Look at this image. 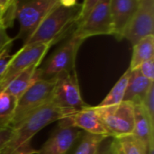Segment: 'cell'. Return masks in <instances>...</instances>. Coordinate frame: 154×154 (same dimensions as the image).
Wrapping results in <instances>:
<instances>
[{
	"label": "cell",
	"instance_id": "obj_1",
	"mask_svg": "<svg viewBox=\"0 0 154 154\" xmlns=\"http://www.w3.org/2000/svg\"><path fill=\"white\" fill-rule=\"evenodd\" d=\"M80 10L81 4L77 1L60 0L23 46L32 44L51 46L69 34L70 31L73 33L79 18Z\"/></svg>",
	"mask_w": 154,
	"mask_h": 154
},
{
	"label": "cell",
	"instance_id": "obj_2",
	"mask_svg": "<svg viewBox=\"0 0 154 154\" xmlns=\"http://www.w3.org/2000/svg\"><path fill=\"white\" fill-rule=\"evenodd\" d=\"M69 116L51 101L37 109L14 128V135L0 154H13L18 148L31 143L32 138L50 124Z\"/></svg>",
	"mask_w": 154,
	"mask_h": 154
},
{
	"label": "cell",
	"instance_id": "obj_3",
	"mask_svg": "<svg viewBox=\"0 0 154 154\" xmlns=\"http://www.w3.org/2000/svg\"><path fill=\"white\" fill-rule=\"evenodd\" d=\"M84 40L71 34L46 60L42 67H38L35 79L51 80L63 74H69L75 70L76 57Z\"/></svg>",
	"mask_w": 154,
	"mask_h": 154
},
{
	"label": "cell",
	"instance_id": "obj_4",
	"mask_svg": "<svg viewBox=\"0 0 154 154\" xmlns=\"http://www.w3.org/2000/svg\"><path fill=\"white\" fill-rule=\"evenodd\" d=\"M56 81L57 79L35 80L17 100L15 110L7 126L14 129L29 115L50 103L52 98Z\"/></svg>",
	"mask_w": 154,
	"mask_h": 154
},
{
	"label": "cell",
	"instance_id": "obj_5",
	"mask_svg": "<svg viewBox=\"0 0 154 154\" xmlns=\"http://www.w3.org/2000/svg\"><path fill=\"white\" fill-rule=\"evenodd\" d=\"M60 0H31L18 1L16 19L20 23V30L14 38L22 39L23 44L34 33L48 14L58 5Z\"/></svg>",
	"mask_w": 154,
	"mask_h": 154
},
{
	"label": "cell",
	"instance_id": "obj_6",
	"mask_svg": "<svg viewBox=\"0 0 154 154\" xmlns=\"http://www.w3.org/2000/svg\"><path fill=\"white\" fill-rule=\"evenodd\" d=\"M106 134L113 138L133 134L134 126V105L123 101L112 106H96Z\"/></svg>",
	"mask_w": 154,
	"mask_h": 154
},
{
	"label": "cell",
	"instance_id": "obj_7",
	"mask_svg": "<svg viewBox=\"0 0 154 154\" xmlns=\"http://www.w3.org/2000/svg\"><path fill=\"white\" fill-rule=\"evenodd\" d=\"M51 102L69 115L89 106L81 97L76 70L57 78Z\"/></svg>",
	"mask_w": 154,
	"mask_h": 154
},
{
	"label": "cell",
	"instance_id": "obj_8",
	"mask_svg": "<svg viewBox=\"0 0 154 154\" xmlns=\"http://www.w3.org/2000/svg\"><path fill=\"white\" fill-rule=\"evenodd\" d=\"M72 34L84 41L92 36L113 35L110 0H98L89 15L77 25Z\"/></svg>",
	"mask_w": 154,
	"mask_h": 154
},
{
	"label": "cell",
	"instance_id": "obj_9",
	"mask_svg": "<svg viewBox=\"0 0 154 154\" xmlns=\"http://www.w3.org/2000/svg\"><path fill=\"white\" fill-rule=\"evenodd\" d=\"M50 47L47 44H32L23 46L17 51L5 71L0 76V91L27 68L40 65Z\"/></svg>",
	"mask_w": 154,
	"mask_h": 154
},
{
	"label": "cell",
	"instance_id": "obj_10",
	"mask_svg": "<svg viewBox=\"0 0 154 154\" xmlns=\"http://www.w3.org/2000/svg\"><path fill=\"white\" fill-rule=\"evenodd\" d=\"M149 35H154V0H141L124 39L128 40L133 46Z\"/></svg>",
	"mask_w": 154,
	"mask_h": 154
},
{
	"label": "cell",
	"instance_id": "obj_11",
	"mask_svg": "<svg viewBox=\"0 0 154 154\" xmlns=\"http://www.w3.org/2000/svg\"><path fill=\"white\" fill-rule=\"evenodd\" d=\"M141 0H110V13L113 23V36L117 41L125 33L134 16Z\"/></svg>",
	"mask_w": 154,
	"mask_h": 154
},
{
	"label": "cell",
	"instance_id": "obj_12",
	"mask_svg": "<svg viewBox=\"0 0 154 154\" xmlns=\"http://www.w3.org/2000/svg\"><path fill=\"white\" fill-rule=\"evenodd\" d=\"M82 131L72 126L58 125L37 154H66L82 135Z\"/></svg>",
	"mask_w": 154,
	"mask_h": 154
},
{
	"label": "cell",
	"instance_id": "obj_13",
	"mask_svg": "<svg viewBox=\"0 0 154 154\" xmlns=\"http://www.w3.org/2000/svg\"><path fill=\"white\" fill-rule=\"evenodd\" d=\"M59 122L60 125L72 126L79 130H84L86 133L108 136L100 121L96 106H89L79 112L65 116L59 120Z\"/></svg>",
	"mask_w": 154,
	"mask_h": 154
},
{
	"label": "cell",
	"instance_id": "obj_14",
	"mask_svg": "<svg viewBox=\"0 0 154 154\" xmlns=\"http://www.w3.org/2000/svg\"><path fill=\"white\" fill-rule=\"evenodd\" d=\"M153 83L143 77L139 69L132 70L123 101L131 102L134 105L143 103L148 89Z\"/></svg>",
	"mask_w": 154,
	"mask_h": 154
},
{
	"label": "cell",
	"instance_id": "obj_15",
	"mask_svg": "<svg viewBox=\"0 0 154 154\" xmlns=\"http://www.w3.org/2000/svg\"><path fill=\"white\" fill-rule=\"evenodd\" d=\"M154 124L150 119L143 105H134V126L133 134L142 140L149 147L154 146Z\"/></svg>",
	"mask_w": 154,
	"mask_h": 154
},
{
	"label": "cell",
	"instance_id": "obj_16",
	"mask_svg": "<svg viewBox=\"0 0 154 154\" xmlns=\"http://www.w3.org/2000/svg\"><path fill=\"white\" fill-rule=\"evenodd\" d=\"M150 147L134 134L112 139L114 154H149Z\"/></svg>",
	"mask_w": 154,
	"mask_h": 154
},
{
	"label": "cell",
	"instance_id": "obj_17",
	"mask_svg": "<svg viewBox=\"0 0 154 154\" xmlns=\"http://www.w3.org/2000/svg\"><path fill=\"white\" fill-rule=\"evenodd\" d=\"M39 65H32L21 72L3 90L17 100L36 80L35 73Z\"/></svg>",
	"mask_w": 154,
	"mask_h": 154
},
{
	"label": "cell",
	"instance_id": "obj_18",
	"mask_svg": "<svg viewBox=\"0 0 154 154\" xmlns=\"http://www.w3.org/2000/svg\"><path fill=\"white\" fill-rule=\"evenodd\" d=\"M152 58H154V35H149L133 45V54L129 68L131 70L136 69L143 62Z\"/></svg>",
	"mask_w": 154,
	"mask_h": 154
},
{
	"label": "cell",
	"instance_id": "obj_19",
	"mask_svg": "<svg viewBox=\"0 0 154 154\" xmlns=\"http://www.w3.org/2000/svg\"><path fill=\"white\" fill-rule=\"evenodd\" d=\"M131 69L128 68L127 70L123 74V76L118 79L107 96L101 101V103L97 106L98 107H105V106H112L116 105H119L123 102L124 97L125 94V90L127 88L128 80L131 75Z\"/></svg>",
	"mask_w": 154,
	"mask_h": 154
},
{
	"label": "cell",
	"instance_id": "obj_20",
	"mask_svg": "<svg viewBox=\"0 0 154 154\" xmlns=\"http://www.w3.org/2000/svg\"><path fill=\"white\" fill-rule=\"evenodd\" d=\"M81 136V142L74 154H97L103 141L108 137L106 135L93 134L86 132Z\"/></svg>",
	"mask_w": 154,
	"mask_h": 154
},
{
	"label": "cell",
	"instance_id": "obj_21",
	"mask_svg": "<svg viewBox=\"0 0 154 154\" xmlns=\"http://www.w3.org/2000/svg\"><path fill=\"white\" fill-rule=\"evenodd\" d=\"M17 99L4 90L0 91V128L7 126L15 110Z\"/></svg>",
	"mask_w": 154,
	"mask_h": 154
},
{
	"label": "cell",
	"instance_id": "obj_22",
	"mask_svg": "<svg viewBox=\"0 0 154 154\" xmlns=\"http://www.w3.org/2000/svg\"><path fill=\"white\" fill-rule=\"evenodd\" d=\"M18 1L14 0H0V22L6 28L13 26L14 21L16 19Z\"/></svg>",
	"mask_w": 154,
	"mask_h": 154
},
{
	"label": "cell",
	"instance_id": "obj_23",
	"mask_svg": "<svg viewBox=\"0 0 154 154\" xmlns=\"http://www.w3.org/2000/svg\"><path fill=\"white\" fill-rule=\"evenodd\" d=\"M142 104L143 105L150 119L154 124V83L148 89Z\"/></svg>",
	"mask_w": 154,
	"mask_h": 154
},
{
	"label": "cell",
	"instance_id": "obj_24",
	"mask_svg": "<svg viewBox=\"0 0 154 154\" xmlns=\"http://www.w3.org/2000/svg\"><path fill=\"white\" fill-rule=\"evenodd\" d=\"M138 69L143 77L154 82V58L143 62Z\"/></svg>",
	"mask_w": 154,
	"mask_h": 154
},
{
	"label": "cell",
	"instance_id": "obj_25",
	"mask_svg": "<svg viewBox=\"0 0 154 154\" xmlns=\"http://www.w3.org/2000/svg\"><path fill=\"white\" fill-rule=\"evenodd\" d=\"M14 135V130L8 127L4 126L0 128V152L5 149L7 143L13 139Z\"/></svg>",
	"mask_w": 154,
	"mask_h": 154
},
{
	"label": "cell",
	"instance_id": "obj_26",
	"mask_svg": "<svg viewBox=\"0 0 154 154\" xmlns=\"http://www.w3.org/2000/svg\"><path fill=\"white\" fill-rule=\"evenodd\" d=\"M14 41V38L8 36L6 32V26L2 22H0V52L5 49L11 47Z\"/></svg>",
	"mask_w": 154,
	"mask_h": 154
},
{
	"label": "cell",
	"instance_id": "obj_27",
	"mask_svg": "<svg viewBox=\"0 0 154 154\" xmlns=\"http://www.w3.org/2000/svg\"><path fill=\"white\" fill-rule=\"evenodd\" d=\"M10 49H11V47L6 48L3 51L0 52V76L5 71V69H7L9 63L14 59V54H11L9 52Z\"/></svg>",
	"mask_w": 154,
	"mask_h": 154
},
{
	"label": "cell",
	"instance_id": "obj_28",
	"mask_svg": "<svg viewBox=\"0 0 154 154\" xmlns=\"http://www.w3.org/2000/svg\"><path fill=\"white\" fill-rule=\"evenodd\" d=\"M112 139L113 137H106L101 143L97 154H114L112 150Z\"/></svg>",
	"mask_w": 154,
	"mask_h": 154
},
{
	"label": "cell",
	"instance_id": "obj_29",
	"mask_svg": "<svg viewBox=\"0 0 154 154\" xmlns=\"http://www.w3.org/2000/svg\"><path fill=\"white\" fill-rule=\"evenodd\" d=\"M37 154V151L34 150L32 146H31V143L27 144V145H24L23 147H20L18 148L14 152L13 154Z\"/></svg>",
	"mask_w": 154,
	"mask_h": 154
},
{
	"label": "cell",
	"instance_id": "obj_30",
	"mask_svg": "<svg viewBox=\"0 0 154 154\" xmlns=\"http://www.w3.org/2000/svg\"><path fill=\"white\" fill-rule=\"evenodd\" d=\"M149 154H154V146L150 147V150H149Z\"/></svg>",
	"mask_w": 154,
	"mask_h": 154
}]
</instances>
